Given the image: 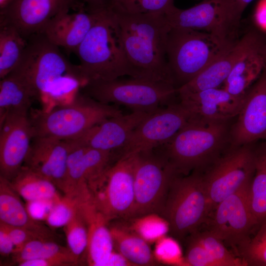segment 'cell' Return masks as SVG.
Returning a JSON list of instances; mask_svg holds the SVG:
<instances>
[{
	"mask_svg": "<svg viewBox=\"0 0 266 266\" xmlns=\"http://www.w3.org/2000/svg\"><path fill=\"white\" fill-rule=\"evenodd\" d=\"M106 4L129 76L173 85L166 56L167 37L171 27L165 14L130 12L113 0H106Z\"/></svg>",
	"mask_w": 266,
	"mask_h": 266,
	"instance_id": "6da1fadb",
	"label": "cell"
},
{
	"mask_svg": "<svg viewBox=\"0 0 266 266\" xmlns=\"http://www.w3.org/2000/svg\"><path fill=\"white\" fill-rule=\"evenodd\" d=\"M13 71L24 77L39 98L60 97L78 90L86 83L79 65L71 64L60 47L42 33L27 40L22 57Z\"/></svg>",
	"mask_w": 266,
	"mask_h": 266,
	"instance_id": "7a4b0ae2",
	"label": "cell"
},
{
	"mask_svg": "<svg viewBox=\"0 0 266 266\" xmlns=\"http://www.w3.org/2000/svg\"><path fill=\"white\" fill-rule=\"evenodd\" d=\"M96 16L95 22L75 54L86 83L96 80H109L126 75L129 70L106 0L85 3Z\"/></svg>",
	"mask_w": 266,
	"mask_h": 266,
	"instance_id": "3957f363",
	"label": "cell"
},
{
	"mask_svg": "<svg viewBox=\"0 0 266 266\" xmlns=\"http://www.w3.org/2000/svg\"><path fill=\"white\" fill-rule=\"evenodd\" d=\"M235 41L225 40L203 31L171 28L167 37L166 56L174 87L177 89L190 81Z\"/></svg>",
	"mask_w": 266,
	"mask_h": 266,
	"instance_id": "277c9868",
	"label": "cell"
},
{
	"mask_svg": "<svg viewBox=\"0 0 266 266\" xmlns=\"http://www.w3.org/2000/svg\"><path fill=\"white\" fill-rule=\"evenodd\" d=\"M227 134V122L189 120L161 152L177 174L201 171L220 157Z\"/></svg>",
	"mask_w": 266,
	"mask_h": 266,
	"instance_id": "5b68a950",
	"label": "cell"
},
{
	"mask_svg": "<svg viewBox=\"0 0 266 266\" xmlns=\"http://www.w3.org/2000/svg\"><path fill=\"white\" fill-rule=\"evenodd\" d=\"M122 114L116 105L99 102L77 91L69 102L30 116L34 136L74 140L108 118Z\"/></svg>",
	"mask_w": 266,
	"mask_h": 266,
	"instance_id": "8992f818",
	"label": "cell"
},
{
	"mask_svg": "<svg viewBox=\"0 0 266 266\" xmlns=\"http://www.w3.org/2000/svg\"><path fill=\"white\" fill-rule=\"evenodd\" d=\"M210 213L201 171L176 174L161 213L172 234L179 239L188 237L205 223Z\"/></svg>",
	"mask_w": 266,
	"mask_h": 266,
	"instance_id": "52a82bcc",
	"label": "cell"
},
{
	"mask_svg": "<svg viewBox=\"0 0 266 266\" xmlns=\"http://www.w3.org/2000/svg\"><path fill=\"white\" fill-rule=\"evenodd\" d=\"M91 80L79 89L84 95L102 103L121 105L132 111L153 112L177 94L171 83L130 77Z\"/></svg>",
	"mask_w": 266,
	"mask_h": 266,
	"instance_id": "ba28073f",
	"label": "cell"
},
{
	"mask_svg": "<svg viewBox=\"0 0 266 266\" xmlns=\"http://www.w3.org/2000/svg\"><path fill=\"white\" fill-rule=\"evenodd\" d=\"M87 184L93 203L109 222L132 218L134 206L133 154L115 161Z\"/></svg>",
	"mask_w": 266,
	"mask_h": 266,
	"instance_id": "9c48e42d",
	"label": "cell"
},
{
	"mask_svg": "<svg viewBox=\"0 0 266 266\" xmlns=\"http://www.w3.org/2000/svg\"><path fill=\"white\" fill-rule=\"evenodd\" d=\"M134 206L132 218L161 214L176 174L162 152L134 154Z\"/></svg>",
	"mask_w": 266,
	"mask_h": 266,
	"instance_id": "30bf717a",
	"label": "cell"
},
{
	"mask_svg": "<svg viewBox=\"0 0 266 266\" xmlns=\"http://www.w3.org/2000/svg\"><path fill=\"white\" fill-rule=\"evenodd\" d=\"M255 167L256 153L246 145L233 147L207 167L202 176L211 213L221 201L251 183Z\"/></svg>",
	"mask_w": 266,
	"mask_h": 266,
	"instance_id": "8fae6325",
	"label": "cell"
},
{
	"mask_svg": "<svg viewBox=\"0 0 266 266\" xmlns=\"http://www.w3.org/2000/svg\"><path fill=\"white\" fill-rule=\"evenodd\" d=\"M190 115L179 102L150 113L133 131L116 159L148 151L168 142L188 123Z\"/></svg>",
	"mask_w": 266,
	"mask_h": 266,
	"instance_id": "7c38bea8",
	"label": "cell"
},
{
	"mask_svg": "<svg viewBox=\"0 0 266 266\" xmlns=\"http://www.w3.org/2000/svg\"><path fill=\"white\" fill-rule=\"evenodd\" d=\"M250 184L221 201L205 223L208 230L235 251L258 226L250 209L248 191Z\"/></svg>",
	"mask_w": 266,
	"mask_h": 266,
	"instance_id": "4fadbf2b",
	"label": "cell"
},
{
	"mask_svg": "<svg viewBox=\"0 0 266 266\" xmlns=\"http://www.w3.org/2000/svg\"><path fill=\"white\" fill-rule=\"evenodd\" d=\"M85 4L83 0H10L0 8V23L13 26L27 40L41 33L57 14Z\"/></svg>",
	"mask_w": 266,
	"mask_h": 266,
	"instance_id": "5bb4252c",
	"label": "cell"
},
{
	"mask_svg": "<svg viewBox=\"0 0 266 266\" xmlns=\"http://www.w3.org/2000/svg\"><path fill=\"white\" fill-rule=\"evenodd\" d=\"M34 132L29 114H12L0 121V176L10 181L23 167Z\"/></svg>",
	"mask_w": 266,
	"mask_h": 266,
	"instance_id": "9a60e30c",
	"label": "cell"
},
{
	"mask_svg": "<svg viewBox=\"0 0 266 266\" xmlns=\"http://www.w3.org/2000/svg\"><path fill=\"white\" fill-rule=\"evenodd\" d=\"M72 147L70 140L34 136L23 166L51 181L63 193L67 159Z\"/></svg>",
	"mask_w": 266,
	"mask_h": 266,
	"instance_id": "2e32d148",
	"label": "cell"
},
{
	"mask_svg": "<svg viewBox=\"0 0 266 266\" xmlns=\"http://www.w3.org/2000/svg\"><path fill=\"white\" fill-rule=\"evenodd\" d=\"M231 132L233 147L266 139V66L248 90Z\"/></svg>",
	"mask_w": 266,
	"mask_h": 266,
	"instance_id": "e0dca14e",
	"label": "cell"
},
{
	"mask_svg": "<svg viewBox=\"0 0 266 266\" xmlns=\"http://www.w3.org/2000/svg\"><path fill=\"white\" fill-rule=\"evenodd\" d=\"M178 95L190 120L204 122H227L237 116L245 98L233 96L219 87Z\"/></svg>",
	"mask_w": 266,
	"mask_h": 266,
	"instance_id": "ac0fdd59",
	"label": "cell"
},
{
	"mask_svg": "<svg viewBox=\"0 0 266 266\" xmlns=\"http://www.w3.org/2000/svg\"><path fill=\"white\" fill-rule=\"evenodd\" d=\"M228 0H202L188 9L175 6L165 14L171 28L208 32L229 41L227 31Z\"/></svg>",
	"mask_w": 266,
	"mask_h": 266,
	"instance_id": "d6986e66",
	"label": "cell"
},
{
	"mask_svg": "<svg viewBox=\"0 0 266 266\" xmlns=\"http://www.w3.org/2000/svg\"><path fill=\"white\" fill-rule=\"evenodd\" d=\"M151 112L132 111L108 118L70 140L75 145L111 152L116 156L133 131Z\"/></svg>",
	"mask_w": 266,
	"mask_h": 266,
	"instance_id": "ffe728a7",
	"label": "cell"
},
{
	"mask_svg": "<svg viewBox=\"0 0 266 266\" xmlns=\"http://www.w3.org/2000/svg\"><path fill=\"white\" fill-rule=\"evenodd\" d=\"M259 36L252 31L244 34L195 77L177 89V94L198 92L223 85L236 62Z\"/></svg>",
	"mask_w": 266,
	"mask_h": 266,
	"instance_id": "44dd1931",
	"label": "cell"
},
{
	"mask_svg": "<svg viewBox=\"0 0 266 266\" xmlns=\"http://www.w3.org/2000/svg\"><path fill=\"white\" fill-rule=\"evenodd\" d=\"M60 13L53 18L41 32L51 42L68 52L75 53L93 26L96 16L85 5L70 13Z\"/></svg>",
	"mask_w": 266,
	"mask_h": 266,
	"instance_id": "7402d4cb",
	"label": "cell"
},
{
	"mask_svg": "<svg viewBox=\"0 0 266 266\" xmlns=\"http://www.w3.org/2000/svg\"><path fill=\"white\" fill-rule=\"evenodd\" d=\"M79 205L88 226L86 261L89 266H103L114 250L109 222L97 208L91 197Z\"/></svg>",
	"mask_w": 266,
	"mask_h": 266,
	"instance_id": "603a6c76",
	"label": "cell"
},
{
	"mask_svg": "<svg viewBox=\"0 0 266 266\" xmlns=\"http://www.w3.org/2000/svg\"><path fill=\"white\" fill-rule=\"evenodd\" d=\"M266 66V42L260 35L238 60L223 84L232 95L244 97Z\"/></svg>",
	"mask_w": 266,
	"mask_h": 266,
	"instance_id": "cb8c5ba5",
	"label": "cell"
},
{
	"mask_svg": "<svg viewBox=\"0 0 266 266\" xmlns=\"http://www.w3.org/2000/svg\"><path fill=\"white\" fill-rule=\"evenodd\" d=\"M0 223L28 229L53 237L49 228L30 213L9 181L0 176Z\"/></svg>",
	"mask_w": 266,
	"mask_h": 266,
	"instance_id": "d4e9b609",
	"label": "cell"
},
{
	"mask_svg": "<svg viewBox=\"0 0 266 266\" xmlns=\"http://www.w3.org/2000/svg\"><path fill=\"white\" fill-rule=\"evenodd\" d=\"M38 96L27 81L12 71L0 81V121L12 114H29Z\"/></svg>",
	"mask_w": 266,
	"mask_h": 266,
	"instance_id": "484cf974",
	"label": "cell"
},
{
	"mask_svg": "<svg viewBox=\"0 0 266 266\" xmlns=\"http://www.w3.org/2000/svg\"><path fill=\"white\" fill-rule=\"evenodd\" d=\"M114 249L125 257L133 266H155L157 260L148 241L125 225H109Z\"/></svg>",
	"mask_w": 266,
	"mask_h": 266,
	"instance_id": "4316f807",
	"label": "cell"
},
{
	"mask_svg": "<svg viewBox=\"0 0 266 266\" xmlns=\"http://www.w3.org/2000/svg\"><path fill=\"white\" fill-rule=\"evenodd\" d=\"M9 182L15 192L29 203L53 205L63 197L54 183L25 166Z\"/></svg>",
	"mask_w": 266,
	"mask_h": 266,
	"instance_id": "83f0119b",
	"label": "cell"
},
{
	"mask_svg": "<svg viewBox=\"0 0 266 266\" xmlns=\"http://www.w3.org/2000/svg\"><path fill=\"white\" fill-rule=\"evenodd\" d=\"M71 141V140H70ZM72 143L66 170L64 196L81 202L90 197L85 177L84 154L86 147Z\"/></svg>",
	"mask_w": 266,
	"mask_h": 266,
	"instance_id": "f1b7e54d",
	"label": "cell"
},
{
	"mask_svg": "<svg viewBox=\"0 0 266 266\" xmlns=\"http://www.w3.org/2000/svg\"><path fill=\"white\" fill-rule=\"evenodd\" d=\"M27 40L13 26L0 23V79L12 72L18 65Z\"/></svg>",
	"mask_w": 266,
	"mask_h": 266,
	"instance_id": "f546056e",
	"label": "cell"
},
{
	"mask_svg": "<svg viewBox=\"0 0 266 266\" xmlns=\"http://www.w3.org/2000/svg\"><path fill=\"white\" fill-rule=\"evenodd\" d=\"M17 264L38 258H60L79 264L67 247L58 244L53 238H41L31 240L12 255Z\"/></svg>",
	"mask_w": 266,
	"mask_h": 266,
	"instance_id": "4dcf8cb0",
	"label": "cell"
},
{
	"mask_svg": "<svg viewBox=\"0 0 266 266\" xmlns=\"http://www.w3.org/2000/svg\"><path fill=\"white\" fill-rule=\"evenodd\" d=\"M248 198L258 228L266 220V151L256 153L255 171L249 186Z\"/></svg>",
	"mask_w": 266,
	"mask_h": 266,
	"instance_id": "1f68e13d",
	"label": "cell"
},
{
	"mask_svg": "<svg viewBox=\"0 0 266 266\" xmlns=\"http://www.w3.org/2000/svg\"><path fill=\"white\" fill-rule=\"evenodd\" d=\"M63 228L67 247L79 264L83 257L86 258L88 237L87 222L79 204Z\"/></svg>",
	"mask_w": 266,
	"mask_h": 266,
	"instance_id": "d6a6232c",
	"label": "cell"
},
{
	"mask_svg": "<svg viewBox=\"0 0 266 266\" xmlns=\"http://www.w3.org/2000/svg\"><path fill=\"white\" fill-rule=\"evenodd\" d=\"M235 251L246 266H266V220L260 225L252 237L249 235L237 246Z\"/></svg>",
	"mask_w": 266,
	"mask_h": 266,
	"instance_id": "836d02e7",
	"label": "cell"
},
{
	"mask_svg": "<svg viewBox=\"0 0 266 266\" xmlns=\"http://www.w3.org/2000/svg\"><path fill=\"white\" fill-rule=\"evenodd\" d=\"M192 234L220 266H246L240 257L229 251L224 242L209 230H198Z\"/></svg>",
	"mask_w": 266,
	"mask_h": 266,
	"instance_id": "e575fe53",
	"label": "cell"
},
{
	"mask_svg": "<svg viewBox=\"0 0 266 266\" xmlns=\"http://www.w3.org/2000/svg\"><path fill=\"white\" fill-rule=\"evenodd\" d=\"M79 202L65 196L52 205L45 216V221L52 228L64 227L69 220Z\"/></svg>",
	"mask_w": 266,
	"mask_h": 266,
	"instance_id": "d590c367",
	"label": "cell"
},
{
	"mask_svg": "<svg viewBox=\"0 0 266 266\" xmlns=\"http://www.w3.org/2000/svg\"><path fill=\"white\" fill-rule=\"evenodd\" d=\"M125 10L137 13L165 14L174 6V0H113Z\"/></svg>",
	"mask_w": 266,
	"mask_h": 266,
	"instance_id": "8d00e7d4",
	"label": "cell"
},
{
	"mask_svg": "<svg viewBox=\"0 0 266 266\" xmlns=\"http://www.w3.org/2000/svg\"><path fill=\"white\" fill-rule=\"evenodd\" d=\"M185 262L191 266H220L203 245L192 234L188 237Z\"/></svg>",
	"mask_w": 266,
	"mask_h": 266,
	"instance_id": "74e56055",
	"label": "cell"
},
{
	"mask_svg": "<svg viewBox=\"0 0 266 266\" xmlns=\"http://www.w3.org/2000/svg\"><path fill=\"white\" fill-rule=\"evenodd\" d=\"M157 214H150L136 218L138 220L135 223V232L147 241L150 239L161 238L165 232L164 220L156 216Z\"/></svg>",
	"mask_w": 266,
	"mask_h": 266,
	"instance_id": "f35d334b",
	"label": "cell"
},
{
	"mask_svg": "<svg viewBox=\"0 0 266 266\" xmlns=\"http://www.w3.org/2000/svg\"><path fill=\"white\" fill-rule=\"evenodd\" d=\"M0 224L4 226L12 240L15 246L14 252L33 239L41 238H53V237L28 229L10 226L1 223Z\"/></svg>",
	"mask_w": 266,
	"mask_h": 266,
	"instance_id": "ab89813d",
	"label": "cell"
},
{
	"mask_svg": "<svg viewBox=\"0 0 266 266\" xmlns=\"http://www.w3.org/2000/svg\"><path fill=\"white\" fill-rule=\"evenodd\" d=\"M253 0H228L227 28L230 34L236 37L240 19L247 5Z\"/></svg>",
	"mask_w": 266,
	"mask_h": 266,
	"instance_id": "60d3db41",
	"label": "cell"
},
{
	"mask_svg": "<svg viewBox=\"0 0 266 266\" xmlns=\"http://www.w3.org/2000/svg\"><path fill=\"white\" fill-rule=\"evenodd\" d=\"M19 266H76L74 263L60 258H38L18 264Z\"/></svg>",
	"mask_w": 266,
	"mask_h": 266,
	"instance_id": "b9f144b4",
	"label": "cell"
},
{
	"mask_svg": "<svg viewBox=\"0 0 266 266\" xmlns=\"http://www.w3.org/2000/svg\"><path fill=\"white\" fill-rule=\"evenodd\" d=\"M15 246L4 226L0 224V254L3 257L12 255Z\"/></svg>",
	"mask_w": 266,
	"mask_h": 266,
	"instance_id": "7bdbcfd3",
	"label": "cell"
},
{
	"mask_svg": "<svg viewBox=\"0 0 266 266\" xmlns=\"http://www.w3.org/2000/svg\"><path fill=\"white\" fill-rule=\"evenodd\" d=\"M133 266L125 257L114 249L103 266Z\"/></svg>",
	"mask_w": 266,
	"mask_h": 266,
	"instance_id": "ee69618b",
	"label": "cell"
},
{
	"mask_svg": "<svg viewBox=\"0 0 266 266\" xmlns=\"http://www.w3.org/2000/svg\"><path fill=\"white\" fill-rule=\"evenodd\" d=\"M10 0H0V8L5 6Z\"/></svg>",
	"mask_w": 266,
	"mask_h": 266,
	"instance_id": "f6af8a7d",
	"label": "cell"
},
{
	"mask_svg": "<svg viewBox=\"0 0 266 266\" xmlns=\"http://www.w3.org/2000/svg\"><path fill=\"white\" fill-rule=\"evenodd\" d=\"M95 0H83L85 3H87V2H89L95 1Z\"/></svg>",
	"mask_w": 266,
	"mask_h": 266,
	"instance_id": "bcb514c9",
	"label": "cell"
}]
</instances>
